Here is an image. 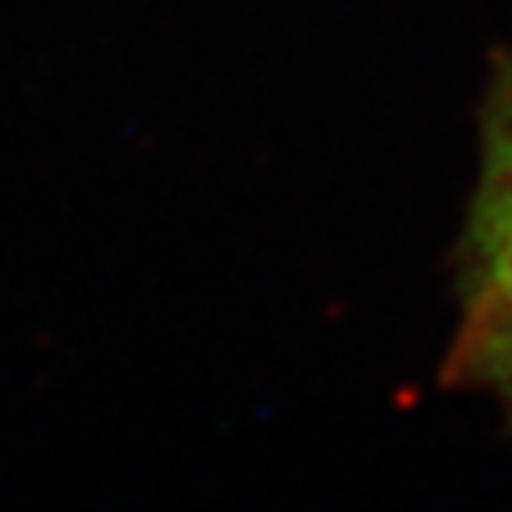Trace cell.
<instances>
[{
    "instance_id": "obj_1",
    "label": "cell",
    "mask_w": 512,
    "mask_h": 512,
    "mask_svg": "<svg viewBox=\"0 0 512 512\" xmlns=\"http://www.w3.org/2000/svg\"><path fill=\"white\" fill-rule=\"evenodd\" d=\"M456 335L445 381L495 399L512 424V54L491 61L480 168L456 246Z\"/></svg>"
}]
</instances>
